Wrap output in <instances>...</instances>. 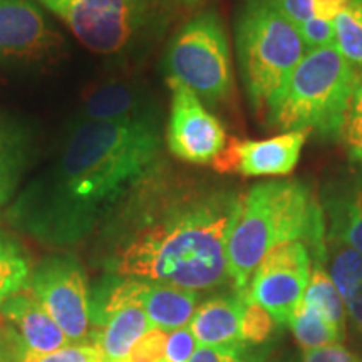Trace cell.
<instances>
[{
	"label": "cell",
	"mask_w": 362,
	"mask_h": 362,
	"mask_svg": "<svg viewBox=\"0 0 362 362\" xmlns=\"http://www.w3.org/2000/svg\"><path fill=\"white\" fill-rule=\"evenodd\" d=\"M242 194L210 176L161 161L107 215L111 274L193 292L226 282V240Z\"/></svg>",
	"instance_id": "obj_1"
},
{
	"label": "cell",
	"mask_w": 362,
	"mask_h": 362,
	"mask_svg": "<svg viewBox=\"0 0 362 362\" xmlns=\"http://www.w3.org/2000/svg\"><path fill=\"white\" fill-rule=\"evenodd\" d=\"M161 151V116L72 119L57 158L17 194L8 216L51 242L83 237L155 168Z\"/></svg>",
	"instance_id": "obj_2"
},
{
	"label": "cell",
	"mask_w": 362,
	"mask_h": 362,
	"mask_svg": "<svg viewBox=\"0 0 362 362\" xmlns=\"http://www.w3.org/2000/svg\"><path fill=\"white\" fill-rule=\"evenodd\" d=\"M325 215L320 200L300 180H270L242 194L240 210L226 240L230 282L247 291L253 272L272 248L304 242L314 265L325 264Z\"/></svg>",
	"instance_id": "obj_3"
},
{
	"label": "cell",
	"mask_w": 362,
	"mask_h": 362,
	"mask_svg": "<svg viewBox=\"0 0 362 362\" xmlns=\"http://www.w3.org/2000/svg\"><path fill=\"white\" fill-rule=\"evenodd\" d=\"M359 74L334 44L309 51L267 104L269 126L314 131L325 139L341 136Z\"/></svg>",
	"instance_id": "obj_4"
},
{
	"label": "cell",
	"mask_w": 362,
	"mask_h": 362,
	"mask_svg": "<svg viewBox=\"0 0 362 362\" xmlns=\"http://www.w3.org/2000/svg\"><path fill=\"white\" fill-rule=\"evenodd\" d=\"M235 42L248 101L255 111L265 110L307 54L300 33L272 0H243Z\"/></svg>",
	"instance_id": "obj_5"
},
{
	"label": "cell",
	"mask_w": 362,
	"mask_h": 362,
	"mask_svg": "<svg viewBox=\"0 0 362 362\" xmlns=\"http://www.w3.org/2000/svg\"><path fill=\"white\" fill-rule=\"evenodd\" d=\"M166 79L192 89L206 107H218L233 94L228 35L221 17L205 11L192 17L171 37L165 59Z\"/></svg>",
	"instance_id": "obj_6"
},
{
	"label": "cell",
	"mask_w": 362,
	"mask_h": 362,
	"mask_svg": "<svg viewBox=\"0 0 362 362\" xmlns=\"http://www.w3.org/2000/svg\"><path fill=\"white\" fill-rule=\"evenodd\" d=\"M89 51L124 56L146 42L160 24L156 0H39Z\"/></svg>",
	"instance_id": "obj_7"
},
{
	"label": "cell",
	"mask_w": 362,
	"mask_h": 362,
	"mask_svg": "<svg viewBox=\"0 0 362 362\" xmlns=\"http://www.w3.org/2000/svg\"><path fill=\"white\" fill-rule=\"evenodd\" d=\"M29 288L71 344H93L90 297L86 272L74 257H49L35 267Z\"/></svg>",
	"instance_id": "obj_8"
},
{
	"label": "cell",
	"mask_w": 362,
	"mask_h": 362,
	"mask_svg": "<svg viewBox=\"0 0 362 362\" xmlns=\"http://www.w3.org/2000/svg\"><path fill=\"white\" fill-rule=\"evenodd\" d=\"M310 272L312 257L304 242L280 243L264 257L240 296L264 307L277 324H288L304 298Z\"/></svg>",
	"instance_id": "obj_9"
},
{
	"label": "cell",
	"mask_w": 362,
	"mask_h": 362,
	"mask_svg": "<svg viewBox=\"0 0 362 362\" xmlns=\"http://www.w3.org/2000/svg\"><path fill=\"white\" fill-rule=\"evenodd\" d=\"M171 90L166 144L176 160L189 165H211L226 144L223 124L200 98L175 79H166Z\"/></svg>",
	"instance_id": "obj_10"
},
{
	"label": "cell",
	"mask_w": 362,
	"mask_h": 362,
	"mask_svg": "<svg viewBox=\"0 0 362 362\" xmlns=\"http://www.w3.org/2000/svg\"><path fill=\"white\" fill-rule=\"evenodd\" d=\"M62 44L35 0H0V66H39Z\"/></svg>",
	"instance_id": "obj_11"
},
{
	"label": "cell",
	"mask_w": 362,
	"mask_h": 362,
	"mask_svg": "<svg viewBox=\"0 0 362 362\" xmlns=\"http://www.w3.org/2000/svg\"><path fill=\"white\" fill-rule=\"evenodd\" d=\"M307 136V131H291L269 139L230 138L211 166L216 173L242 176L288 175L300 160Z\"/></svg>",
	"instance_id": "obj_12"
},
{
	"label": "cell",
	"mask_w": 362,
	"mask_h": 362,
	"mask_svg": "<svg viewBox=\"0 0 362 362\" xmlns=\"http://www.w3.org/2000/svg\"><path fill=\"white\" fill-rule=\"evenodd\" d=\"M161 116L146 86L131 79H106L84 93L74 119L119 121Z\"/></svg>",
	"instance_id": "obj_13"
},
{
	"label": "cell",
	"mask_w": 362,
	"mask_h": 362,
	"mask_svg": "<svg viewBox=\"0 0 362 362\" xmlns=\"http://www.w3.org/2000/svg\"><path fill=\"white\" fill-rule=\"evenodd\" d=\"M320 205L329 221L327 237L342 240L362 253V173L342 175L325 183Z\"/></svg>",
	"instance_id": "obj_14"
},
{
	"label": "cell",
	"mask_w": 362,
	"mask_h": 362,
	"mask_svg": "<svg viewBox=\"0 0 362 362\" xmlns=\"http://www.w3.org/2000/svg\"><path fill=\"white\" fill-rule=\"evenodd\" d=\"M0 312L19 330V337L27 351L47 354V352L71 346L69 339L54 322V319L47 314L39 298L34 296L29 285L24 291L17 292L16 296L8 298Z\"/></svg>",
	"instance_id": "obj_15"
},
{
	"label": "cell",
	"mask_w": 362,
	"mask_h": 362,
	"mask_svg": "<svg viewBox=\"0 0 362 362\" xmlns=\"http://www.w3.org/2000/svg\"><path fill=\"white\" fill-rule=\"evenodd\" d=\"M242 309L240 293L208 298L197 307L188 325L194 341L200 347H243Z\"/></svg>",
	"instance_id": "obj_16"
},
{
	"label": "cell",
	"mask_w": 362,
	"mask_h": 362,
	"mask_svg": "<svg viewBox=\"0 0 362 362\" xmlns=\"http://www.w3.org/2000/svg\"><path fill=\"white\" fill-rule=\"evenodd\" d=\"M139 302L153 327L166 332L188 327L197 310L198 292L139 280Z\"/></svg>",
	"instance_id": "obj_17"
},
{
	"label": "cell",
	"mask_w": 362,
	"mask_h": 362,
	"mask_svg": "<svg viewBox=\"0 0 362 362\" xmlns=\"http://www.w3.org/2000/svg\"><path fill=\"white\" fill-rule=\"evenodd\" d=\"M33 141L24 126L0 116V208L21 187L30 161Z\"/></svg>",
	"instance_id": "obj_18"
},
{
	"label": "cell",
	"mask_w": 362,
	"mask_h": 362,
	"mask_svg": "<svg viewBox=\"0 0 362 362\" xmlns=\"http://www.w3.org/2000/svg\"><path fill=\"white\" fill-rule=\"evenodd\" d=\"M325 262L329 277L341 293L344 304L352 297L362 284V253L342 240L325 237Z\"/></svg>",
	"instance_id": "obj_19"
},
{
	"label": "cell",
	"mask_w": 362,
	"mask_h": 362,
	"mask_svg": "<svg viewBox=\"0 0 362 362\" xmlns=\"http://www.w3.org/2000/svg\"><path fill=\"white\" fill-rule=\"evenodd\" d=\"M30 260L16 238L0 232V309L12 296L29 285Z\"/></svg>",
	"instance_id": "obj_20"
},
{
	"label": "cell",
	"mask_w": 362,
	"mask_h": 362,
	"mask_svg": "<svg viewBox=\"0 0 362 362\" xmlns=\"http://www.w3.org/2000/svg\"><path fill=\"white\" fill-rule=\"evenodd\" d=\"M302 302L319 310L334 327L344 334V327H346V309L344 307L346 304L322 265L312 267L309 285H307Z\"/></svg>",
	"instance_id": "obj_21"
},
{
	"label": "cell",
	"mask_w": 362,
	"mask_h": 362,
	"mask_svg": "<svg viewBox=\"0 0 362 362\" xmlns=\"http://www.w3.org/2000/svg\"><path fill=\"white\" fill-rule=\"evenodd\" d=\"M288 325L292 327L293 336L304 351L319 349V347L337 344L344 334L334 327L325 317L314 307L300 302Z\"/></svg>",
	"instance_id": "obj_22"
},
{
	"label": "cell",
	"mask_w": 362,
	"mask_h": 362,
	"mask_svg": "<svg viewBox=\"0 0 362 362\" xmlns=\"http://www.w3.org/2000/svg\"><path fill=\"white\" fill-rule=\"evenodd\" d=\"M334 24V45L357 72H362V0H354Z\"/></svg>",
	"instance_id": "obj_23"
},
{
	"label": "cell",
	"mask_w": 362,
	"mask_h": 362,
	"mask_svg": "<svg viewBox=\"0 0 362 362\" xmlns=\"http://www.w3.org/2000/svg\"><path fill=\"white\" fill-rule=\"evenodd\" d=\"M243 298V309H242V324H240V330H242L243 342L252 344H262L272 336L275 329V320L264 307H260L255 302Z\"/></svg>",
	"instance_id": "obj_24"
},
{
	"label": "cell",
	"mask_w": 362,
	"mask_h": 362,
	"mask_svg": "<svg viewBox=\"0 0 362 362\" xmlns=\"http://www.w3.org/2000/svg\"><path fill=\"white\" fill-rule=\"evenodd\" d=\"M341 136L351 156L362 163V72L351 98L349 107H347Z\"/></svg>",
	"instance_id": "obj_25"
},
{
	"label": "cell",
	"mask_w": 362,
	"mask_h": 362,
	"mask_svg": "<svg viewBox=\"0 0 362 362\" xmlns=\"http://www.w3.org/2000/svg\"><path fill=\"white\" fill-rule=\"evenodd\" d=\"M22 362H106V359L96 344H76L47 354L25 351Z\"/></svg>",
	"instance_id": "obj_26"
},
{
	"label": "cell",
	"mask_w": 362,
	"mask_h": 362,
	"mask_svg": "<svg viewBox=\"0 0 362 362\" xmlns=\"http://www.w3.org/2000/svg\"><path fill=\"white\" fill-rule=\"evenodd\" d=\"M168 332L151 327L136 341L124 362H165Z\"/></svg>",
	"instance_id": "obj_27"
},
{
	"label": "cell",
	"mask_w": 362,
	"mask_h": 362,
	"mask_svg": "<svg viewBox=\"0 0 362 362\" xmlns=\"http://www.w3.org/2000/svg\"><path fill=\"white\" fill-rule=\"evenodd\" d=\"M297 29L300 33L307 52L334 44V24L330 21L310 17L309 21L298 24Z\"/></svg>",
	"instance_id": "obj_28"
},
{
	"label": "cell",
	"mask_w": 362,
	"mask_h": 362,
	"mask_svg": "<svg viewBox=\"0 0 362 362\" xmlns=\"http://www.w3.org/2000/svg\"><path fill=\"white\" fill-rule=\"evenodd\" d=\"M197 349V341L189 327L171 330L166 341L165 362H188Z\"/></svg>",
	"instance_id": "obj_29"
},
{
	"label": "cell",
	"mask_w": 362,
	"mask_h": 362,
	"mask_svg": "<svg viewBox=\"0 0 362 362\" xmlns=\"http://www.w3.org/2000/svg\"><path fill=\"white\" fill-rule=\"evenodd\" d=\"M302 362H361L357 357L347 351L341 344H329L319 349L304 351Z\"/></svg>",
	"instance_id": "obj_30"
},
{
	"label": "cell",
	"mask_w": 362,
	"mask_h": 362,
	"mask_svg": "<svg viewBox=\"0 0 362 362\" xmlns=\"http://www.w3.org/2000/svg\"><path fill=\"white\" fill-rule=\"evenodd\" d=\"M243 347H198L188 362H245Z\"/></svg>",
	"instance_id": "obj_31"
},
{
	"label": "cell",
	"mask_w": 362,
	"mask_h": 362,
	"mask_svg": "<svg viewBox=\"0 0 362 362\" xmlns=\"http://www.w3.org/2000/svg\"><path fill=\"white\" fill-rule=\"evenodd\" d=\"M272 2H274L296 25L309 21L310 17H314L312 0H272Z\"/></svg>",
	"instance_id": "obj_32"
},
{
	"label": "cell",
	"mask_w": 362,
	"mask_h": 362,
	"mask_svg": "<svg viewBox=\"0 0 362 362\" xmlns=\"http://www.w3.org/2000/svg\"><path fill=\"white\" fill-rule=\"evenodd\" d=\"M25 346L21 341V337L16 336V332L0 334V362H22V357L25 354Z\"/></svg>",
	"instance_id": "obj_33"
},
{
	"label": "cell",
	"mask_w": 362,
	"mask_h": 362,
	"mask_svg": "<svg viewBox=\"0 0 362 362\" xmlns=\"http://www.w3.org/2000/svg\"><path fill=\"white\" fill-rule=\"evenodd\" d=\"M352 2H354V0H312L314 17L332 22L339 13L346 11Z\"/></svg>",
	"instance_id": "obj_34"
},
{
	"label": "cell",
	"mask_w": 362,
	"mask_h": 362,
	"mask_svg": "<svg viewBox=\"0 0 362 362\" xmlns=\"http://www.w3.org/2000/svg\"><path fill=\"white\" fill-rule=\"evenodd\" d=\"M347 312H349L351 322L362 334V284L357 287V291L352 293V297L347 300Z\"/></svg>",
	"instance_id": "obj_35"
},
{
	"label": "cell",
	"mask_w": 362,
	"mask_h": 362,
	"mask_svg": "<svg viewBox=\"0 0 362 362\" xmlns=\"http://www.w3.org/2000/svg\"><path fill=\"white\" fill-rule=\"evenodd\" d=\"M176 2L183 4V6H188V7H192V6H198V4H203V2H206V0H176Z\"/></svg>",
	"instance_id": "obj_36"
}]
</instances>
